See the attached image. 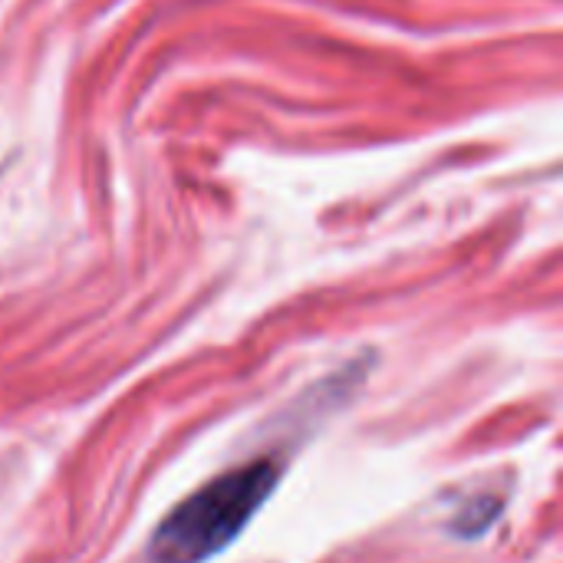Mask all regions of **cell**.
Wrapping results in <instances>:
<instances>
[{
    "label": "cell",
    "mask_w": 563,
    "mask_h": 563,
    "mask_svg": "<svg viewBox=\"0 0 563 563\" xmlns=\"http://www.w3.org/2000/svg\"><path fill=\"white\" fill-rule=\"evenodd\" d=\"M280 478L274 459L238 465L188 495L152 534V563H205L231 548L267 505Z\"/></svg>",
    "instance_id": "obj_1"
}]
</instances>
